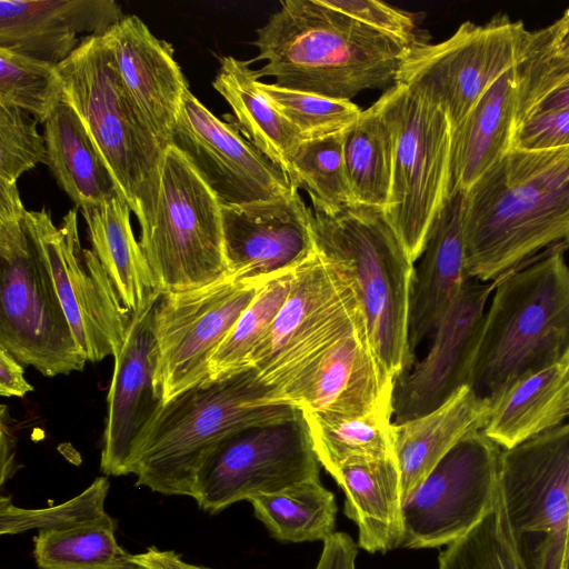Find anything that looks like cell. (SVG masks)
<instances>
[{
  "label": "cell",
  "instance_id": "obj_39",
  "mask_svg": "<svg viewBox=\"0 0 569 569\" xmlns=\"http://www.w3.org/2000/svg\"><path fill=\"white\" fill-rule=\"evenodd\" d=\"M63 98L57 66L0 48V103L44 123Z\"/></svg>",
  "mask_w": 569,
  "mask_h": 569
},
{
  "label": "cell",
  "instance_id": "obj_13",
  "mask_svg": "<svg viewBox=\"0 0 569 569\" xmlns=\"http://www.w3.org/2000/svg\"><path fill=\"white\" fill-rule=\"evenodd\" d=\"M24 223L44 256L76 342L87 361L117 358L131 311L92 249L82 247L77 208L56 226L50 212L26 210Z\"/></svg>",
  "mask_w": 569,
  "mask_h": 569
},
{
  "label": "cell",
  "instance_id": "obj_30",
  "mask_svg": "<svg viewBox=\"0 0 569 569\" xmlns=\"http://www.w3.org/2000/svg\"><path fill=\"white\" fill-rule=\"evenodd\" d=\"M91 249L111 278L123 305L131 315L141 312L159 298L153 272L136 239L131 209L119 196L101 206L81 209Z\"/></svg>",
  "mask_w": 569,
  "mask_h": 569
},
{
  "label": "cell",
  "instance_id": "obj_46",
  "mask_svg": "<svg viewBox=\"0 0 569 569\" xmlns=\"http://www.w3.org/2000/svg\"><path fill=\"white\" fill-rule=\"evenodd\" d=\"M358 548L345 532H333L323 541V548L315 569H356Z\"/></svg>",
  "mask_w": 569,
  "mask_h": 569
},
{
  "label": "cell",
  "instance_id": "obj_48",
  "mask_svg": "<svg viewBox=\"0 0 569 569\" xmlns=\"http://www.w3.org/2000/svg\"><path fill=\"white\" fill-rule=\"evenodd\" d=\"M13 419L9 413L6 405H1L0 409V449H1V486L19 470L20 466L16 460L17 438L14 435Z\"/></svg>",
  "mask_w": 569,
  "mask_h": 569
},
{
  "label": "cell",
  "instance_id": "obj_34",
  "mask_svg": "<svg viewBox=\"0 0 569 569\" xmlns=\"http://www.w3.org/2000/svg\"><path fill=\"white\" fill-rule=\"evenodd\" d=\"M117 521L108 513L61 530H39L33 537L38 569H146L116 538Z\"/></svg>",
  "mask_w": 569,
  "mask_h": 569
},
{
  "label": "cell",
  "instance_id": "obj_40",
  "mask_svg": "<svg viewBox=\"0 0 569 569\" xmlns=\"http://www.w3.org/2000/svg\"><path fill=\"white\" fill-rule=\"evenodd\" d=\"M438 569H528L510 535L501 493L497 507L439 555Z\"/></svg>",
  "mask_w": 569,
  "mask_h": 569
},
{
  "label": "cell",
  "instance_id": "obj_45",
  "mask_svg": "<svg viewBox=\"0 0 569 569\" xmlns=\"http://www.w3.org/2000/svg\"><path fill=\"white\" fill-rule=\"evenodd\" d=\"M569 146V108L533 113L515 132L512 148L545 150Z\"/></svg>",
  "mask_w": 569,
  "mask_h": 569
},
{
  "label": "cell",
  "instance_id": "obj_4",
  "mask_svg": "<svg viewBox=\"0 0 569 569\" xmlns=\"http://www.w3.org/2000/svg\"><path fill=\"white\" fill-rule=\"evenodd\" d=\"M272 390L249 367L208 379L167 401L132 451L129 475L137 477L136 486L192 498L200 462L222 440L301 413L288 405L269 403Z\"/></svg>",
  "mask_w": 569,
  "mask_h": 569
},
{
  "label": "cell",
  "instance_id": "obj_18",
  "mask_svg": "<svg viewBox=\"0 0 569 569\" xmlns=\"http://www.w3.org/2000/svg\"><path fill=\"white\" fill-rule=\"evenodd\" d=\"M496 284L497 280H467L459 298L432 335L426 356L413 369L397 378L393 423L431 412L470 385L472 358Z\"/></svg>",
  "mask_w": 569,
  "mask_h": 569
},
{
  "label": "cell",
  "instance_id": "obj_35",
  "mask_svg": "<svg viewBox=\"0 0 569 569\" xmlns=\"http://www.w3.org/2000/svg\"><path fill=\"white\" fill-rule=\"evenodd\" d=\"M343 154L356 202L385 209L392 173V136L375 102L343 133Z\"/></svg>",
  "mask_w": 569,
  "mask_h": 569
},
{
  "label": "cell",
  "instance_id": "obj_23",
  "mask_svg": "<svg viewBox=\"0 0 569 569\" xmlns=\"http://www.w3.org/2000/svg\"><path fill=\"white\" fill-rule=\"evenodd\" d=\"M123 17L112 0H1L0 48L58 66Z\"/></svg>",
  "mask_w": 569,
  "mask_h": 569
},
{
  "label": "cell",
  "instance_id": "obj_43",
  "mask_svg": "<svg viewBox=\"0 0 569 569\" xmlns=\"http://www.w3.org/2000/svg\"><path fill=\"white\" fill-rule=\"evenodd\" d=\"M37 120L26 111L0 103V180L17 183L39 163L48 161L46 140Z\"/></svg>",
  "mask_w": 569,
  "mask_h": 569
},
{
  "label": "cell",
  "instance_id": "obj_31",
  "mask_svg": "<svg viewBox=\"0 0 569 569\" xmlns=\"http://www.w3.org/2000/svg\"><path fill=\"white\" fill-rule=\"evenodd\" d=\"M43 124L47 166L76 208L101 206L118 194L102 157L63 98Z\"/></svg>",
  "mask_w": 569,
  "mask_h": 569
},
{
  "label": "cell",
  "instance_id": "obj_10",
  "mask_svg": "<svg viewBox=\"0 0 569 569\" xmlns=\"http://www.w3.org/2000/svg\"><path fill=\"white\" fill-rule=\"evenodd\" d=\"M363 329L366 320L349 266L317 249L297 267L290 292L248 367L277 389L342 338Z\"/></svg>",
  "mask_w": 569,
  "mask_h": 569
},
{
  "label": "cell",
  "instance_id": "obj_42",
  "mask_svg": "<svg viewBox=\"0 0 569 569\" xmlns=\"http://www.w3.org/2000/svg\"><path fill=\"white\" fill-rule=\"evenodd\" d=\"M260 87L303 140L343 132L362 112L351 100L333 99L262 81Z\"/></svg>",
  "mask_w": 569,
  "mask_h": 569
},
{
  "label": "cell",
  "instance_id": "obj_14",
  "mask_svg": "<svg viewBox=\"0 0 569 569\" xmlns=\"http://www.w3.org/2000/svg\"><path fill=\"white\" fill-rule=\"evenodd\" d=\"M273 277L227 273L198 288L160 295L153 321L158 347L154 387L163 405L209 379L211 356Z\"/></svg>",
  "mask_w": 569,
  "mask_h": 569
},
{
  "label": "cell",
  "instance_id": "obj_17",
  "mask_svg": "<svg viewBox=\"0 0 569 569\" xmlns=\"http://www.w3.org/2000/svg\"><path fill=\"white\" fill-rule=\"evenodd\" d=\"M179 148L222 203L244 204L290 191L291 180L239 130L231 114H213L189 90L172 143Z\"/></svg>",
  "mask_w": 569,
  "mask_h": 569
},
{
  "label": "cell",
  "instance_id": "obj_29",
  "mask_svg": "<svg viewBox=\"0 0 569 569\" xmlns=\"http://www.w3.org/2000/svg\"><path fill=\"white\" fill-rule=\"evenodd\" d=\"M259 79L249 61L226 56L212 86L230 106L241 133L289 177L291 159L303 139L261 89Z\"/></svg>",
  "mask_w": 569,
  "mask_h": 569
},
{
  "label": "cell",
  "instance_id": "obj_41",
  "mask_svg": "<svg viewBox=\"0 0 569 569\" xmlns=\"http://www.w3.org/2000/svg\"><path fill=\"white\" fill-rule=\"evenodd\" d=\"M108 476L96 478L81 493L53 507H17L11 497H0V535H17L31 529L61 530L104 516L109 492Z\"/></svg>",
  "mask_w": 569,
  "mask_h": 569
},
{
  "label": "cell",
  "instance_id": "obj_16",
  "mask_svg": "<svg viewBox=\"0 0 569 569\" xmlns=\"http://www.w3.org/2000/svg\"><path fill=\"white\" fill-rule=\"evenodd\" d=\"M502 449L482 430L460 439L403 500L401 547L448 546L500 500Z\"/></svg>",
  "mask_w": 569,
  "mask_h": 569
},
{
  "label": "cell",
  "instance_id": "obj_8",
  "mask_svg": "<svg viewBox=\"0 0 569 569\" xmlns=\"http://www.w3.org/2000/svg\"><path fill=\"white\" fill-rule=\"evenodd\" d=\"M392 136L385 214L415 263L451 193L449 119L412 89L396 83L376 101Z\"/></svg>",
  "mask_w": 569,
  "mask_h": 569
},
{
  "label": "cell",
  "instance_id": "obj_24",
  "mask_svg": "<svg viewBox=\"0 0 569 569\" xmlns=\"http://www.w3.org/2000/svg\"><path fill=\"white\" fill-rule=\"evenodd\" d=\"M463 206L465 192H452L415 268L409 305L412 352L432 337L470 278L466 269Z\"/></svg>",
  "mask_w": 569,
  "mask_h": 569
},
{
  "label": "cell",
  "instance_id": "obj_25",
  "mask_svg": "<svg viewBox=\"0 0 569 569\" xmlns=\"http://www.w3.org/2000/svg\"><path fill=\"white\" fill-rule=\"evenodd\" d=\"M490 410L491 402L466 386L431 412L393 423L402 502L460 439L485 428Z\"/></svg>",
  "mask_w": 569,
  "mask_h": 569
},
{
  "label": "cell",
  "instance_id": "obj_1",
  "mask_svg": "<svg viewBox=\"0 0 569 569\" xmlns=\"http://www.w3.org/2000/svg\"><path fill=\"white\" fill-rule=\"evenodd\" d=\"M463 236L468 276L482 282L569 242V146L511 148L465 192Z\"/></svg>",
  "mask_w": 569,
  "mask_h": 569
},
{
  "label": "cell",
  "instance_id": "obj_21",
  "mask_svg": "<svg viewBox=\"0 0 569 569\" xmlns=\"http://www.w3.org/2000/svg\"><path fill=\"white\" fill-rule=\"evenodd\" d=\"M158 299L132 315L121 352L113 359L100 457V470L106 476L129 475L134 446L163 406L154 387L158 347L153 321Z\"/></svg>",
  "mask_w": 569,
  "mask_h": 569
},
{
  "label": "cell",
  "instance_id": "obj_27",
  "mask_svg": "<svg viewBox=\"0 0 569 569\" xmlns=\"http://www.w3.org/2000/svg\"><path fill=\"white\" fill-rule=\"evenodd\" d=\"M332 478L345 492L346 516L358 527V546L371 553L401 547L402 495L396 458L349 463Z\"/></svg>",
  "mask_w": 569,
  "mask_h": 569
},
{
  "label": "cell",
  "instance_id": "obj_50",
  "mask_svg": "<svg viewBox=\"0 0 569 569\" xmlns=\"http://www.w3.org/2000/svg\"><path fill=\"white\" fill-rule=\"evenodd\" d=\"M565 108H569V80L560 83L540 98L529 110L526 118L533 113Z\"/></svg>",
  "mask_w": 569,
  "mask_h": 569
},
{
  "label": "cell",
  "instance_id": "obj_19",
  "mask_svg": "<svg viewBox=\"0 0 569 569\" xmlns=\"http://www.w3.org/2000/svg\"><path fill=\"white\" fill-rule=\"evenodd\" d=\"M228 274L268 278L293 269L317 252L312 212L298 188L267 200L222 203Z\"/></svg>",
  "mask_w": 569,
  "mask_h": 569
},
{
  "label": "cell",
  "instance_id": "obj_2",
  "mask_svg": "<svg viewBox=\"0 0 569 569\" xmlns=\"http://www.w3.org/2000/svg\"><path fill=\"white\" fill-rule=\"evenodd\" d=\"M257 29L258 49L249 62L264 60L259 78L333 99L351 100L367 89L396 84L409 50L321 0H287Z\"/></svg>",
  "mask_w": 569,
  "mask_h": 569
},
{
  "label": "cell",
  "instance_id": "obj_37",
  "mask_svg": "<svg viewBox=\"0 0 569 569\" xmlns=\"http://www.w3.org/2000/svg\"><path fill=\"white\" fill-rule=\"evenodd\" d=\"M343 133L303 140L291 159L289 178L296 188L308 192L313 206L338 209L356 202L346 169Z\"/></svg>",
  "mask_w": 569,
  "mask_h": 569
},
{
  "label": "cell",
  "instance_id": "obj_36",
  "mask_svg": "<svg viewBox=\"0 0 569 569\" xmlns=\"http://www.w3.org/2000/svg\"><path fill=\"white\" fill-rule=\"evenodd\" d=\"M296 268L271 278L258 291L209 361V379H218L248 367V359L269 331L284 303Z\"/></svg>",
  "mask_w": 569,
  "mask_h": 569
},
{
  "label": "cell",
  "instance_id": "obj_11",
  "mask_svg": "<svg viewBox=\"0 0 569 569\" xmlns=\"http://www.w3.org/2000/svg\"><path fill=\"white\" fill-rule=\"evenodd\" d=\"M500 493L528 569H563L569 540V422L502 449Z\"/></svg>",
  "mask_w": 569,
  "mask_h": 569
},
{
  "label": "cell",
  "instance_id": "obj_15",
  "mask_svg": "<svg viewBox=\"0 0 569 569\" xmlns=\"http://www.w3.org/2000/svg\"><path fill=\"white\" fill-rule=\"evenodd\" d=\"M319 469L301 412L222 440L200 462L192 498L200 509L214 515L238 501L317 479Z\"/></svg>",
  "mask_w": 569,
  "mask_h": 569
},
{
  "label": "cell",
  "instance_id": "obj_7",
  "mask_svg": "<svg viewBox=\"0 0 569 569\" xmlns=\"http://www.w3.org/2000/svg\"><path fill=\"white\" fill-rule=\"evenodd\" d=\"M26 210L17 183L0 180V346L46 377L82 371L87 359Z\"/></svg>",
  "mask_w": 569,
  "mask_h": 569
},
{
  "label": "cell",
  "instance_id": "obj_20",
  "mask_svg": "<svg viewBox=\"0 0 569 569\" xmlns=\"http://www.w3.org/2000/svg\"><path fill=\"white\" fill-rule=\"evenodd\" d=\"M395 382L363 329L346 336L290 382L273 389L268 401L302 413L360 416L392 405Z\"/></svg>",
  "mask_w": 569,
  "mask_h": 569
},
{
  "label": "cell",
  "instance_id": "obj_22",
  "mask_svg": "<svg viewBox=\"0 0 569 569\" xmlns=\"http://www.w3.org/2000/svg\"><path fill=\"white\" fill-rule=\"evenodd\" d=\"M103 38L127 90L167 148L189 91L172 46L158 39L134 14L124 16Z\"/></svg>",
  "mask_w": 569,
  "mask_h": 569
},
{
  "label": "cell",
  "instance_id": "obj_26",
  "mask_svg": "<svg viewBox=\"0 0 569 569\" xmlns=\"http://www.w3.org/2000/svg\"><path fill=\"white\" fill-rule=\"evenodd\" d=\"M518 89L513 68L482 94L452 131L451 193L467 192L512 148L518 124Z\"/></svg>",
  "mask_w": 569,
  "mask_h": 569
},
{
  "label": "cell",
  "instance_id": "obj_44",
  "mask_svg": "<svg viewBox=\"0 0 569 569\" xmlns=\"http://www.w3.org/2000/svg\"><path fill=\"white\" fill-rule=\"evenodd\" d=\"M326 6L411 48L423 42L411 13L377 0H321Z\"/></svg>",
  "mask_w": 569,
  "mask_h": 569
},
{
  "label": "cell",
  "instance_id": "obj_38",
  "mask_svg": "<svg viewBox=\"0 0 569 569\" xmlns=\"http://www.w3.org/2000/svg\"><path fill=\"white\" fill-rule=\"evenodd\" d=\"M515 70L519 124L540 98L569 80V8L549 27L530 32L526 54Z\"/></svg>",
  "mask_w": 569,
  "mask_h": 569
},
{
  "label": "cell",
  "instance_id": "obj_33",
  "mask_svg": "<svg viewBox=\"0 0 569 569\" xmlns=\"http://www.w3.org/2000/svg\"><path fill=\"white\" fill-rule=\"evenodd\" d=\"M254 516L279 541H325L333 533L337 505L335 495L319 478L291 485L248 500Z\"/></svg>",
  "mask_w": 569,
  "mask_h": 569
},
{
  "label": "cell",
  "instance_id": "obj_12",
  "mask_svg": "<svg viewBox=\"0 0 569 569\" xmlns=\"http://www.w3.org/2000/svg\"><path fill=\"white\" fill-rule=\"evenodd\" d=\"M530 32L507 14L485 24L466 21L445 41L409 48L396 83L442 110L453 131L482 94L522 61Z\"/></svg>",
  "mask_w": 569,
  "mask_h": 569
},
{
  "label": "cell",
  "instance_id": "obj_32",
  "mask_svg": "<svg viewBox=\"0 0 569 569\" xmlns=\"http://www.w3.org/2000/svg\"><path fill=\"white\" fill-rule=\"evenodd\" d=\"M302 415L318 460L331 477L349 463L395 457L392 405L351 417Z\"/></svg>",
  "mask_w": 569,
  "mask_h": 569
},
{
  "label": "cell",
  "instance_id": "obj_49",
  "mask_svg": "<svg viewBox=\"0 0 569 569\" xmlns=\"http://www.w3.org/2000/svg\"><path fill=\"white\" fill-rule=\"evenodd\" d=\"M133 560L146 569H211L189 563L182 559L180 553L173 550H161L154 546L148 547L143 552L133 555Z\"/></svg>",
  "mask_w": 569,
  "mask_h": 569
},
{
  "label": "cell",
  "instance_id": "obj_51",
  "mask_svg": "<svg viewBox=\"0 0 569 569\" xmlns=\"http://www.w3.org/2000/svg\"><path fill=\"white\" fill-rule=\"evenodd\" d=\"M563 569H569V540H568V548H567V555H566V561Z\"/></svg>",
  "mask_w": 569,
  "mask_h": 569
},
{
  "label": "cell",
  "instance_id": "obj_6",
  "mask_svg": "<svg viewBox=\"0 0 569 569\" xmlns=\"http://www.w3.org/2000/svg\"><path fill=\"white\" fill-rule=\"evenodd\" d=\"M57 68L63 99L102 157L118 194L143 226L154 208L166 148L122 82L103 36L83 38Z\"/></svg>",
  "mask_w": 569,
  "mask_h": 569
},
{
  "label": "cell",
  "instance_id": "obj_3",
  "mask_svg": "<svg viewBox=\"0 0 569 569\" xmlns=\"http://www.w3.org/2000/svg\"><path fill=\"white\" fill-rule=\"evenodd\" d=\"M568 248L555 244L497 279L469 385L491 403L517 380L569 357Z\"/></svg>",
  "mask_w": 569,
  "mask_h": 569
},
{
  "label": "cell",
  "instance_id": "obj_28",
  "mask_svg": "<svg viewBox=\"0 0 569 569\" xmlns=\"http://www.w3.org/2000/svg\"><path fill=\"white\" fill-rule=\"evenodd\" d=\"M569 419V357L525 376L492 403L482 432L510 449Z\"/></svg>",
  "mask_w": 569,
  "mask_h": 569
},
{
  "label": "cell",
  "instance_id": "obj_5",
  "mask_svg": "<svg viewBox=\"0 0 569 569\" xmlns=\"http://www.w3.org/2000/svg\"><path fill=\"white\" fill-rule=\"evenodd\" d=\"M317 249L345 261L357 283L371 348L395 381L413 365L409 305L415 266L383 209L311 208Z\"/></svg>",
  "mask_w": 569,
  "mask_h": 569
},
{
  "label": "cell",
  "instance_id": "obj_47",
  "mask_svg": "<svg viewBox=\"0 0 569 569\" xmlns=\"http://www.w3.org/2000/svg\"><path fill=\"white\" fill-rule=\"evenodd\" d=\"M32 390V385L24 378L23 365L0 346V395L23 398Z\"/></svg>",
  "mask_w": 569,
  "mask_h": 569
},
{
  "label": "cell",
  "instance_id": "obj_9",
  "mask_svg": "<svg viewBox=\"0 0 569 569\" xmlns=\"http://www.w3.org/2000/svg\"><path fill=\"white\" fill-rule=\"evenodd\" d=\"M139 242L161 293L228 273L222 202L174 144L164 150L154 208L140 227Z\"/></svg>",
  "mask_w": 569,
  "mask_h": 569
}]
</instances>
